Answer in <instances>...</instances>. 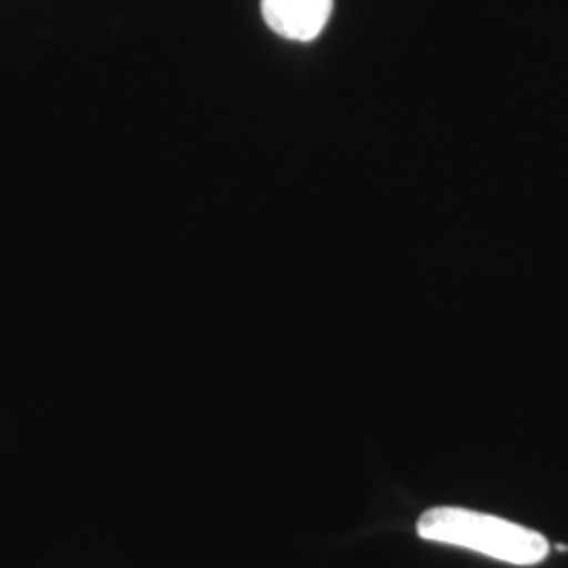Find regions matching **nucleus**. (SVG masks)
Returning <instances> with one entry per match:
<instances>
[{
    "mask_svg": "<svg viewBox=\"0 0 568 568\" xmlns=\"http://www.w3.org/2000/svg\"><path fill=\"white\" fill-rule=\"evenodd\" d=\"M333 11V0H262V16L272 32L288 41H314Z\"/></svg>",
    "mask_w": 568,
    "mask_h": 568,
    "instance_id": "obj_2",
    "label": "nucleus"
},
{
    "mask_svg": "<svg viewBox=\"0 0 568 568\" xmlns=\"http://www.w3.org/2000/svg\"><path fill=\"white\" fill-rule=\"evenodd\" d=\"M426 541L471 549L516 567H532L548 558V539L530 528L497 516L464 508H434L417 523Z\"/></svg>",
    "mask_w": 568,
    "mask_h": 568,
    "instance_id": "obj_1",
    "label": "nucleus"
}]
</instances>
